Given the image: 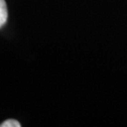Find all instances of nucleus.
I'll return each mask as SVG.
<instances>
[{
  "label": "nucleus",
  "instance_id": "nucleus-1",
  "mask_svg": "<svg viewBox=\"0 0 127 127\" xmlns=\"http://www.w3.org/2000/svg\"><path fill=\"white\" fill-rule=\"evenodd\" d=\"M8 18V10L5 0H0V27L4 26Z\"/></svg>",
  "mask_w": 127,
  "mask_h": 127
},
{
  "label": "nucleus",
  "instance_id": "nucleus-2",
  "mask_svg": "<svg viewBox=\"0 0 127 127\" xmlns=\"http://www.w3.org/2000/svg\"><path fill=\"white\" fill-rule=\"evenodd\" d=\"M0 127H21V123L15 120H8L0 124Z\"/></svg>",
  "mask_w": 127,
  "mask_h": 127
}]
</instances>
